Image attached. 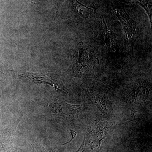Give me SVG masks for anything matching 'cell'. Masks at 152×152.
<instances>
[{
    "mask_svg": "<svg viewBox=\"0 0 152 152\" xmlns=\"http://www.w3.org/2000/svg\"><path fill=\"white\" fill-rule=\"evenodd\" d=\"M79 53L75 58L66 73L72 78H84L98 80L95 75L94 69L99 64L92 47L85 45L82 42L78 44Z\"/></svg>",
    "mask_w": 152,
    "mask_h": 152,
    "instance_id": "6da1fadb",
    "label": "cell"
},
{
    "mask_svg": "<svg viewBox=\"0 0 152 152\" xmlns=\"http://www.w3.org/2000/svg\"><path fill=\"white\" fill-rule=\"evenodd\" d=\"M110 126L107 123L96 121L89 128L78 150L75 152H99L103 140Z\"/></svg>",
    "mask_w": 152,
    "mask_h": 152,
    "instance_id": "7a4b0ae2",
    "label": "cell"
},
{
    "mask_svg": "<svg viewBox=\"0 0 152 152\" xmlns=\"http://www.w3.org/2000/svg\"><path fill=\"white\" fill-rule=\"evenodd\" d=\"M115 15L121 22L125 33L126 47L128 50L133 51L139 31L137 23L131 18L123 7L116 10Z\"/></svg>",
    "mask_w": 152,
    "mask_h": 152,
    "instance_id": "3957f363",
    "label": "cell"
},
{
    "mask_svg": "<svg viewBox=\"0 0 152 152\" xmlns=\"http://www.w3.org/2000/svg\"><path fill=\"white\" fill-rule=\"evenodd\" d=\"M90 101L103 114L107 115L110 113V106L107 94L97 88L84 89Z\"/></svg>",
    "mask_w": 152,
    "mask_h": 152,
    "instance_id": "277c9868",
    "label": "cell"
},
{
    "mask_svg": "<svg viewBox=\"0 0 152 152\" xmlns=\"http://www.w3.org/2000/svg\"><path fill=\"white\" fill-rule=\"evenodd\" d=\"M149 94L148 86L140 83L133 87L126 97L127 102L129 104H140L147 101Z\"/></svg>",
    "mask_w": 152,
    "mask_h": 152,
    "instance_id": "5b68a950",
    "label": "cell"
},
{
    "mask_svg": "<svg viewBox=\"0 0 152 152\" xmlns=\"http://www.w3.org/2000/svg\"><path fill=\"white\" fill-rule=\"evenodd\" d=\"M54 104L55 113L61 116H74L80 111L83 104L73 105L64 101L56 100Z\"/></svg>",
    "mask_w": 152,
    "mask_h": 152,
    "instance_id": "8992f818",
    "label": "cell"
},
{
    "mask_svg": "<svg viewBox=\"0 0 152 152\" xmlns=\"http://www.w3.org/2000/svg\"><path fill=\"white\" fill-rule=\"evenodd\" d=\"M74 8L77 12L85 19H87L93 12V9L88 7L79 2L77 0H72Z\"/></svg>",
    "mask_w": 152,
    "mask_h": 152,
    "instance_id": "52a82bcc",
    "label": "cell"
},
{
    "mask_svg": "<svg viewBox=\"0 0 152 152\" xmlns=\"http://www.w3.org/2000/svg\"><path fill=\"white\" fill-rule=\"evenodd\" d=\"M23 77H25L33 81L37 82V83H45L50 85L52 86H54L53 84L52 83L53 82L50 80L47 77L42 76L39 74L33 73L32 72H27L26 73L24 74Z\"/></svg>",
    "mask_w": 152,
    "mask_h": 152,
    "instance_id": "ba28073f",
    "label": "cell"
},
{
    "mask_svg": "<svg viewBox=\"0 0 152 152\" xmlns=\"http://www.w3.org/2000/svg\"><path fill=\"white\" fill-rule=\"evenodd\" d=\"M142 7L148 14L152 26V5L151 0H132Z\"/></svg>",
    "mask_w": 152,
    "mask_h": 152,
    "instance_id": "9c48e42d",
    "label": "cell"
},
{
    "mask_svg": "<svg viewBox=\"0 0 152 152\" xmlns=\"http://www.w3.org/2000/svg\"><path fill=\"white\" fill-rule=\"evenodd\" d=\"M69 129L70 131V133L71 134V136H72V138H71L70 140L69 141V142H67L63 144V145H66L68 143H69L71 142H72L73 140H74V139L75 138V137L77 135V132H76L74 130L71 129L70 128H69Z\"/></svg>",
    "mask_w": 152,
    "mask_h": 152,
    "instance_id": "30bf717a",
    "label": "cell"
}]
</instances>
